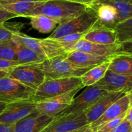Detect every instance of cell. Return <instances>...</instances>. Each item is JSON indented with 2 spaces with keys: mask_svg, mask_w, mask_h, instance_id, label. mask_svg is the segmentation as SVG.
Listing matches in <instances>:
<instances>
[{
  "mask_svg": "<svg viewBox=\"0 0 132 132\" xmlns=\"http://www.w3.org/2000/svg\"><path fill=\"white\" fill-rule=\"evenodd\" d=\"M89 5L74 3L68 0H50L44 2L27 16L44 15L57 21L59 25L71 20L88 8Z\"/></svg>",
  "mask_w": 132,
  "mask_h": 132,
  "instance_id": "obj_1",
  "label": "cell"
},
{
  "mask_svg": "<svg viewBox=\"0 0 132 132\" xmlns=\"http://www.w3.org/2000/svg\"><path fill=\"white\" fill-rule=\"evenodd\" d=\"M68 54L45 60L42 63L37 64L44 73L46 79L81 77L92 68L78 65L70 62L67 59Z\"/></svg>",
  "mask_w": 132,
  "mask_h": 132,
  "instance_id": "obj_2",
  "label": "cell"
},
{
  "mask_svg": "<svg viewBox=\"0 0 132 132\" xmlns=\"http://www.w3.org/2000/svg\"><path fill=\"white\" fill-rule=\"evenodd\" d=\"M12 40L17 44L32 49L45 60L68 54L61 43L48 38H35L20 32L14 35Z\"/></svg>",
  "mask_w": 132,
  "mask_h": 132,
  "instance_id": "obj_3",
  "label": "cell"
},
{
  "mask_svg": "<svg viewBox=\"0 0 132 132\" xmlns=\"http://www.w3.org/2000/svg\"><path fill=\"white\" fill-rule=\"evenodd\" d=\"M82 85L80 77L45 79L35 91L31 101L35 102L55 97Z\"/></svg>",
  "mask_w": 132,
  "mask_h": 132,
  "instance_id": "obj_4",
  "label": "cell"
},
{
  "mask_svg": "<svg viewBox=\"0 0 132 132\" xmlns=\"http://www.w3.org/2000/svg\"><path fill=\"white\" fill-rule=\"evenodd\" d=\"M98 20L94 10L89 5L88 8L79 15L63 23L58 25L48 38L56 40L73 33L87 31L97 22Z\"/></svg>",
  "mask_w": 132,
  "mask_h": 132,
  "instance_id": "obj_5",
  "label": "cell"
},
{
  "mask_svg": "<svg viewBox=\"0 0 132 132\" xmlns=\"http://www.w3.org/2000/svg\"><path fill=\"white\" fill-rule=\"evenodd\" d=\"M35 90L9 77L0 78V102H12L31 100Z\"/></svg>",
  "mask_w": 132,
  "mask_h": 132,
  "instance_id": "obj_6",
  "label": "cell"
},
{
  "mask_svg": "<svg viewBox=\"0 0 132 132\" xmlns=\"http://www.w3.org/2000/svg\"><path fill=\"white\" fill-rule=\"evenodd\" d=\"M108 93L110 92L100 88L96 84L88 86L82 93L73 99L71 104L68 108H66L54 118L84 112Z\"/></svg>",
  "mask_w": 132,
  "mask_h": 132,
  "instance_id": "obj_7",
  "label": "cell"
},
{
  "mask_svg": "<svg viewBox=\"0 0 132 132\" xmlns=\"http://www.w3.org/2000/svg\"><path fill=\"white\" fill-rule=\"evenodd\" d=\"M83 87L82 84L59 96L36 102V111L43 115L54 118L71 104L77 93Z\"/></svg>",
  "mask_w": 132,
  "mask_h": 132,
  "instance_id": "obj_8",
  "label": "cell"
},
{
  "mask_svg": "<svg viewBox=\"0 0 132 132\" xmlns=\"http://www.w3.org/2000/svg\"><path fill=\"white\" fill-rule=\"evenodd\" d=\"M8 77L36 91L46 79L43 71L37 65H18L8 72Z\"/></svg>",
  "mask_w": 132,
  "mask_h": 132,
  "instance_id": "obj_9",
  "label": "cell"
},
{
  "mask_svg": "<svg viewBox=\"0 0 132 132\" xmlns=\"http://www.w3.org/2000/svg\"><path fill=\"white\" fill-rule=\"evenodd\" d=\"M61 44L67 53L73 51H80L100 56H114L120 54V44L102 45L82 39L74 43H61Z\"/></svg>",
  "mask_w": 132,
  "mask_h": 132,
  "instance_id": "obj_10",
  "label": "cell"
},
{
  "mask_svg": "<svg viewBox=\"0 0 132 132\" xmlns=\"http://www.w3.org/2000/svg\"><path fill=\"white\" fill-rule=\"evenodd\" d=\"M89 125L85 112L54 118L41 132H70Z\"/></svg>",
  "mask_w": 132,
  "mask_h": 132,
  "instance_id": "obj_11",
  "label": "cell"
},
{
  "mask_svg": "<svg viewBox=\"0 0 132 132\" xmlns=\"http://www.w3.org/2000/svg\"><path fill=\"white\" fill-rule=\"evenodd\" d=\"M36 111V102L31 100L7 104L0 113V123L16 124Z\"/></svg>",
  "mask_w": 132,
  "mask_h": 132,
  "instance_id": "obj_12",
  "label": "cell"
},
{
  "mask_svg": "<svg viewBox=\"0 0 132 132\" xmlns=\"http://www.w3.org/2000/svg\"><path fill=\"white\" fill-rule=\"evenodd\" d=\"M96 84L108 92L128 94L132 89V76L117 74L108 70L104 77Z\"/></svg>",
  "mask_w": 132,
  "mask_h": 132,
  "instance_id": "obj_13",
  "label": "cell"
},
{
  "mask_svg": "<svg viewBox=\"0 0 132 132\" xmlns=\"http://www.w3.org/2000/svg\"><path fill=\"white\" fill-rule=\"evenodd\" d=\"M84 40L102 45H115L119 44L117 35L114 29L97 22L87 32Z\"/></svg>",
  "mask_w": 132,
  "mask_h": 132,
  "instance_id": "obj_14",
  "label": "cell"
},
{
  "mask_svg": "<svg viewBox=\"0 0 132 132\" xmlns=\"http://www.w3.org/2000/svg\"><path fill=\"white\" fill-rule=\"evenodd\" d=\"M53 119L36 111L16 122L14 132H41Z\"/></svg>",
  "mask_w": 132,
  "mask_h": 132,
  "instance_id": "obj_15",
  "label": "cell"
},
{
  "mask_svg": "<svg viewBox=\"0 0 132 132\" xmlns=\"http://www.w3.org/2000/svg\"><path fill=\"white\" fill-rule=\"evenodd\" d=\"M126 94L122 92H110L84 111L89 125L97 120L111 104Z\"/></svg>",
  "mask_w": 132,
  "mask_h": 132,
  "instance_id": "obj_16",
  "label": "cell"
},
{
  "mask_svg": "<svg viewBox=\"0 0 132 132\" xmlns=\"http://www.w3.org/2000/svg\"><path fill=\"white\" fill-rule=\"evenodd\" d=\"M129 108V101L128 95H125L124 96L111 104L106 110V111L101 115L94 122L89 124L90 128L93 129H96L102 124L108 122L111 120L117 119L123 114L126 113L127 111Z\"/></svg>",
  "mask_w": 132,
  "mask_h": 132,
  "instance_id": "obj_17",
  "label": "cell"
},
{
  "mask_svg": "<svg viewBox=\"0 0 132 132\" xmlns=\"http://www.w3.org/2000/svg\"><path fill=\"white\" fill-rule=\"evenodd\" d=\"M89 6L94 10L99 22L102 24L114 29L119 23V14L113 6L98 2L89 5Z\"/></svg>",
  "mask_w": 132,
  "mask_h": 132,
  "instance_id": "obj_18",
  "label": "cell"
},
{
  "mask_svg": "<svg viewBox=\"0 0 132 132\" xmlns=\"http://www.w3.org/2000/svg\"><path fill=\"white\" fill-rule=\"evenodd\" d=\"M113 56H100L84 52L73 51L68 53L67 59L78 65L93 68L110 61Z\"/></svg>",
  "mask_w": 132,
  "mask_h": 132,
  "instance_id": "obj_19",
  "label": "cell"
},
{
  "mask_svg": "<svg viewBox=\"0 0 132 132\" xmlns=\"http://www.w3.org/2000/svg\"><path fill=\"white\" fill-rule=\"evenodd\" d=\"M108 71L117 74L132 76V56L122 53L114 55L110 60Z\"/></svg>",
  "mask_w": 132,
  "mask_h": 132,
  "instance_id": "obj_20",
  "label": "cell"
},
{
  "mask_svg": "<svg viewBox=\"0 0 132 132\" xmlns=\"http://www.w3.org/2000/svg\"><path fill=\"white\" fill-rule=\"evenodd\" d=\"M44 2L29 3V2H15V3H0V8L18 15V17L27 18L29 13L42 5Z\"/></svg>",
  "mask_w": 132,
  "mask_h": 132,
  "instance_id": "obj_21",
  "label": "cell"
},
{
  "mask_svg": "<svg viewBox=\"0 0 132 132\" xmlns=\"http://www.w3.org/2000/svg\"><path fill=\"white\" fill-rule=\"evenodd\" d=\"M45 60V58L32 49L18 44L16 61H17L19 65H37Z\"/></svg>",
  "mask_w": 132,
  "mask_h": 132,
  "instance_id": "obj_22",
  "label": "cell"
},
{
  "mask_svg": "<svg viewBox=\"0 0 132 132\" xmlns=\"http://www.w3.org/2000/svg\"><path fill=\"white\" fill-rule=\"evenodd\" d=\"M110 61L93 67L80 77L84 87H88L95 84L102 79L108 70Z\"/></svg>",
  "mask_w": 132,
  "mask_h": 132,
  "instance_id": "obj_23",
  "label": "cell"
},
{
  "mask_svg": "<svg viewBox=\"0 0 132 132\" xmlns=\"http://www.w3.org/2000/svg\"><path fill=\"white\" fill-rule=\"evenodd\" d=\"M30 18V25L32 28L44 34L53 32L59 25L54 20L44 15L33 16Z\"/></svg>",
  "mask_w": 132,
  "mask_h": 132,
  "instance_id": "obj_24",
  "label": "cell"
},
{
  "mask_svg": "<svg viewBox=\"0 0 132 132\" xmlns=\"http://www.w3.org/2000/svg\"><path fill=\"white\" fill-rule=\"evenodd\" d=\"M97 2L113 6L119 14V23L132 18V5L125 0H101Z\"/></svg>",
  "mask_w": 132,
  "mask_h": 132,
  "instance_id": "obj_25",
  "label": "cell"
},
{
  "mask_svg": "<svg viewBox=\"0 0 132 132\" xmlns=\"http://www.w3.org/2000/svg\"><path fill=\"white\" fill-rule=\"evenodd\" d=\"M22 24L20 23H3L0 24V44L12 40L14 35L20 32Z\"/></svg>",
  "mask_w": 132,
  "mask_h": 132,
  "instance_id": "obj_26",
  "label": "cell"
},
{
  "mask_svg": "<svg viewBox=\"0 0 132 132\" xmlns=\"http://www.w3.org/2000/svg\"><path fill=\"white\" fill-rule=\"evenodd\" d=\"M114 30L117 33L119 44L132 41V18L118 23L114 27Z\"/></svg>",
  "mask_w": 132,
  "mask_h": 132,
  "instance_id": "obj_27",
  "label": "cell"
},
{
  "mask_svg": "<svg viewBox=\"0 0 132 132\" xmlns=\"http://www.w3.org/2000/svg\"><path fill=\"white\" fill-rule=\"evenodd\" d=\"M18 44L11 40L0 44V58L9 60H16Z\"/></svg>",
  "mask_w": 132,
  "mask_h": 132,
  "instance_id": "obj_28",
  "label": "cell"
},
{
  "mask_svg": "<svg viewBox=\"0 0 132 132\" xmlns=\"http://www.w3.org/2000/svg\"><path fill=\"white\" fill-rule=\"evenodd\" d=\"M126 115V113L123 114L122 115L120 116L119 117L110 120V121L102 124L101 126L98 127L96 129H92L95 132H111L117 126H118L123 121V120L125 119Z\"/></svg>",
  "mask_w": 132,
  "mask_h": 132,
  "instance_id": "obj_29",
  "label": "cell"
},
{
  "mask_svg": "<svg viewBox=\"0 0 132 132\" xmlns=\"http://www.w3.org/2000/svg\"><path fill=\"white\" fill-rule=\"evenodd\" d=\"M88 31V30H87ZM87 31L83 32H78V33H73L71 35H66V36L61 37L60 38L56 39V42L60 43H65V44H69V43H74L76 42H78L79 40L83 39L84 36L86 35Z\"/></svg>",
  "mask_w": 132,
  "mask_h": 132,
  "instance_id": "obj_30",
  "label": "cell"
},
{
  "mask_svg": "<svg viewBox=\"0 0 132 132\" xmlns=\"http://www.w3.org/2000/svg\"><path fill=\"white\" fill-rule=\"evenodd\" d=\"M18 65V63L16 60H9L0 58V71L9 72L12 68Z\"/></svg>",
  "mask_w": 132,
  "mask_h": 132,
  "instance_id": "obj_31",
  "label": "cell"
},
{
  "mask_svg": "<svg viewBox=\"0 0 132 132\" xmlns=\"http://www.w3.org/2000/svg\"><path fill=\"white\" fill-rule=\"evenodd\" d=\"M132 131V125L126 120L124 119L123 121L117 126L111 132H131Z\"/></svg>",
  "mask_w": 132,
  "mask_h": 132,
  "instance_id": "obj_32",
  "label": "cell"
},
{
  "mask_svg": "<svg viewBox=\"0 0 132 132\" xmlns=\"http://www.w3.org/2000/svg\"><path fill=\"white\" fill-rule=\"evenodd\" d=\"M17 17H18V15L0 8V24L7 22L9 20Z\"/></svg>",
  "mask_w": 132,
  "mask_h": 132,
  "instance_id": "obj_33",
  "label": "cell"
},
{
  "mask_svg": "<svg viewBox=\"0 0 132 132\" xmlns=\"http://www.w3.org/2000/svg\"><path fill=\"white\" fill-rule=\"evenodd\" d=\"M120 45V54L122 53L132 56V41L122 42Z\"/></svg>",
  "mask_w": 132,
  "mask_h": 132,
  "instance_id": "obj_34",
  "label": "cell"
},
{
  "mask_svg": "<svg viewBox=\"0 0 132 132\" xmlns=\"http://www.w3.org/2000/svg\"><path fill=\"white\" fill-rule=\"evenodd\" d=\"M16 124L0 123V132H14Z\"/></svg>",
  "mask_w": 132,
  "mask_h": 132,
  "instance_id": "obj_35",
  "label": "cell"
},
{
  "mask_svg": "<svg viewBox=\"0 0 132 132\" xmlns=\"http://www.w3.org/2000/svg\"><path fill=\"white\" fill-rule=\"evenodd\" d=\"M50 0H0V3H15V2H29V3H37V2H46Z\"/></svg>",
  "mask_w": 132,
  "mask_h": 132,
  "instance_id": "obj_36",
  "label": "cell"
},
{
  "mask_svg": "<svg viewBox=\"0 0 132 132\" xmlns=\"http://www.w3.org/2000/svg\"><path fill=\"white\" fill-rule=\"evenodd\" d=\"M68 1L74 2V3H80V4L89 5L93 4L94 3H96V2H98V1H101V0H68Z\"/></svg>",
  "mask_w": 132,
  "mask_h": 132,
  "instance_id": "obj_37",
  "label": "cell"
},
{
  "mask_svg": "<svg viewBox=\"0 0 132 132\" xmlns=\"http://www.w3.org/2000/svg\"><path fill=\"white\" fill-rule=\"evenodd\" d=\"M125 119L132 125V106L129 107L127 111Z\"/></svg>",
  "mask_w": 132,
  "mask_h": 132,
  "instance_id": "obj_38",
  "label": "cell"
},
{
  "mask_svg": "<svg viewBox=\"0 0 132 132\" xmlns=\"http://www.w3.org/2000/svg\"><path fill=\"white\" fill-rule=\"evenodd\" d=\"M128 95V98H129V107L132 106V89L128 93V94H126Z\"/></svg>",
  "mask_w": 132,
  "mask_h": 132,
  "instance_id": "obj_39",
  "label": "cell"
},
{
  "mask_svg": "<svg viewBox=\"0 0 132 132\" xmlns=\"http://www.w3.org/2000/svg\"><path fill=\"white\" fill-rule=\"evenodd\" d=\"M9 73L7 71H0V78H3V77H8Z\"/></svg>",
  "mask_w": 132,
  "mask_h": 132,
  "instance_id": "obj_40",
  "label": "cell"
},
{
  "mask_svg": "<svg viewBox=\"0 0 132 132\" xmlns=\"http://www.w3.org/2000/svg\"><path fill=\"white\" fill-rule=\"evenodd\" d=\"M6 106H7V104L0 102V113H1L3 110H4V109L5 108Z\"/></svg>",
  "mask_w": 132,
  "mask_h": 132,
  "instance_id": "obj_41",
  "label": "cell"
},
{
  "mask_svg": "<svg viewBox=\"0 0 132 132\" xmlns=\"http://www.w3.org/2000/svg\"><path fill=\"white\" fill-rule=\"evenodd\" d=\"M88 126H89V125H87V126H86L83 127V128H80V129H76V130H75V131H70V132H83L85 130V129H86V128H87V127Z\"/></svg>",
  "mask_w": 132,
  "mask_h": 132,
  "instance_id": "obj_42",
  "label": "cell"
},
{
  "mask_svg": "<svg viewBox=\"0 0 132 132\" xmlns=\"http://www.w3.org/2000/svg\"><path fill=\"white\" fill-rule=\"evenodd\" d=\"M83 132H95V131H94L93 130L92 128H90L89 125L88 126H87V128H86V129H85V130Z\"/></svg>",
  "mask_w": 132,
  "mask_h": 132,
  "instance_id": "obj_43",
  "label": "cell"
},
{
  "mask_svg": "<svg viewBox=\"0 0 132 132\" xmlns=\"http://www.w3.org/2000/svg\"><path fill=\"white\" fill-rule=\"evenodd\" d=\"M125 1H126L127 2H128V3L132 5V0H125Z\"/></svg>",
  "mask_w": 132,
  "mask_h": 132,
  "instance_id": "obj_44",
  "label": "cell"
},
{
  "mask_svg": "<svg viewBox=\"0 0 132 132\" xmlns=\"http://www.w3.org/2000/svg\"><path fill=\"white\" fill-rule=\"evenodd\" d=\"M131 132H132V131H131Z\"/></svg>",
  "mask_w": 132,
  "mask_h": 132,
  "instance_id": "obj_45",
  "label": "cell"
}]
</instances>
